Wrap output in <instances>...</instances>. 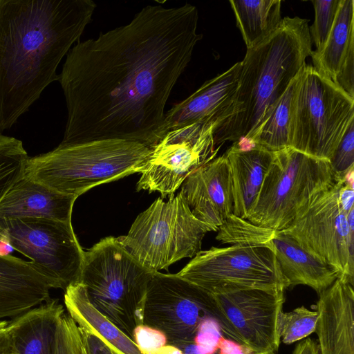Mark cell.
<instances>
[{"mask_svg": "<svg viewBox=\"0 0 354 354\" xmlns=\"http://www.w3.org/2000/svg\"><path fill=\"white\" fill-rule=\"evenodd\" d=\"M215 321L213 295L176 274L154 272L147 287L143 325L160 331L182 351L196 343L201 326Z\"/></svg>", "mask_w": 354, "mask_h": 354, "instance_id": "11", "label": "cell"}, {"mask_svg": "<svg viewBox=\"0 0 354 354\" xmlns=\"http://www.w3.org/2000/svg\"><path fill=\"white\" fill-rule=\"evenodd\" d=\"M149 354H184L183 352L177 347L171 345H165L158 349L150 353Z\"/></svg>", "mask_w": 354, "mask_h": 354, "instance_id": "38", "label": "cell"}, {"mask_svg": "<svg viewBox=\"0 0 354 354\" xmlns=\"http://www.w3.org/2000/svg\"><path fill=\"white\" fill-rule=\"evenodd\" d=\"M215 122L195 123L167 131L151 147L141 169L137 191L174 195L187 177L214 159L220 147L214 140Z\"/></svg>", "mask_w": 354, "mask_h": 354, "instance_id": "14", "label": "cell"}, {"mask_svg": "<svg viewBox=\"0 0 354 354\" xmlns=\"http://www.w3.org/2000/svg\"><path fill=\"white\" fill-rule=\"evenodd\" d=\"M133 340L144 354H149L167 344L166 337L160 331L143 324L136 328Z\"/></svg>", "mask_w": 354, "mask_h": 354, "instance_id": "33", "label": "cell"}, {"mask_svg": "<svg viewBox=\"0 0 354 354\" xmlns=\"http://www.w3.org/2000/svg\"><path fill=\"white\" fill-rule=\"evenodd\" d=\"M153 273L129 254L118 237L109 236L84 252L78 282L93 306L134 342L136 328L143 324L146 292Z\"/></svg>", "mask_w": 354, "mask_h": 354, "instance_id": "5", "label": "cell"}, {"mask_svg": "<svg viewBox=\"0 0 354 354\" xmlns=\"http://www.w3.org/2000/svg\"><path fill=\"white\" fill-rule=\"evenodd\" d=\"M301 71L247 140L272 152L289 147L293 103Z\"/></svg>", "mask_w": 354, "mask_h": 354, "instance_id": "26", "label": "cell"}, {"mask_svg": "<svg viewBox=\"0 0 354 354\" xmlns=\"http://www.w3.org/2000/svg\"><path fill=\"white\" fill-rule=\"evenodd\" d=\"M329 162L336 178L344 179L354 169V121L349 124Z\"/></svg>", "mask_w": 354, "mask_h": 354, "instance_id": "31", "label": "cell"}, {"mask_svg": "<svg viewBox=\"0 0 354 354\" xmlns=\"http://www.w3.org/2000/svg\"><path fill=\"white\" fill-rule=\"evenodd\" d=\"M241 62L209 80L165 115L164 135L169 131L195 123L217 122L232 104L236 93Z\"/></svg>", "mask_w": 354, "mask_h": 354, "instance_id": "17", "label": "cell"}, {"mask_svg": "<svg viewBox=\"0 0 354 354\" xmlns=\"http://www.w3.org/2000/svg\"><path fill=\"white\" fill-rule=\"evenodd\" d=\"M344 179L315 195L286 229L281 230L333 267L339 278L354 284V228L339 201Z\"/></svg>", "mask_w": 354, "mask_h": 354, "instance_id": "12", "label": "cell"}, {"mask_svg": "<svg viewBox=\"0 0 354 354\" xmlns=\"http://www.w3.org/2000/svg\"><path fill=\"white\" fill-rule=\"evenodd\" d=\"M212 231L192 214L183 192L156 199L140 213L126 236L118 237L122 246L142 266L153 272L167 270L176 261L193 257L205 234Z\"/></svg>", "mask_w": 354, "mask_h": 354, "instance_id": "6", "label": "cell"}, {"mask_svg": "<svg viewBox=\"0 0 354 354\" xmlns=\"http://www.w3.org/2000/svg\"><path fill=\"white\" fill-rule=\"evenodd\" d=\"M91 0H0V133L52 82L92 20Z\"/></svg>", "mask_w": 354, "mask_h": 354, "instance_id": "2", "label": "cell"}, {"mask_svg": "<svg viewBox=\"0 0 354 354\" xmlns=\"http://www.w3.org/2000/svg\"><path fill=\"white\" fill-rule=\"evenodd\" d=\"M64 298L68 314L77 325L103 339L113 354H144L132 339L93 306L80 283L67 287Z\"/></svg>", "mask_w": 354, "mask_h": 354, "instance_id": "23", "label": "cell"}, {"mask_svg": "<svg viewBox=\"0 0 354 354\" xmlns=\"http://www.w3.org/2000/svg\"><path fill=\"white\" fill-rule=\"evenodd\" d=\"M252 354H277V353H253Z\"/></svg>", "mask_w": 354, "mask_h": 354, "instance_id": "41", "label": "cell"}, {"mask_svg": "<svg viewBox=\"0 0 354 354\" xmlns=\"http://www.w3.org/2000/svg\"><path fill=\"white\" fill-rule=\"evenodd\" d=\"M12 246L5 241H0V256H8L13 252Z\"/></svg>", "mask_w": 354, "mask_h": 354, "instance_id": "39", "label": "cell"}, {"mask_svg": "<svg viewBox=\"0 0 354 354\" xmlns=\"http://www.w3.org/2000/svg\"><path fill=\"white\" fill-rule=\"evenodd\" d=\"M285 290L246 288L212 295L223 334L253 353H276Z\"/></svg>", "mask_w": 354, "mask_h": 354, "instance_id": "13", "label": "cell"}, {"mask_svg": "<svg viewBox=\"0 0 354 354\" xmlns=\"http://www.w3.org/2000/svg\"><path fill=\"white\" fill-rule=\"evenodd\" d=\"M354 48V1L341 0L333 28L323 49L312 51L313 67L335 82L349 51Z\"/></svg>", "mask_w": 354, "mask_h": 354, "instance_id": "24", "label": "cell"}, {"mask_svg": "<svg viewBox=\"0 0 354 354\" xmlns=\"http://www.w3.org/2000/svg\"><path fill=\"white\" fill-rule=\"evenodd\" d=\"M176 275L212 295L288 288L274 252L266 244L236 243L199 251Z\"/></svg>", "mask_w": 354, "mask_h": 354, "instance_id": "9", "label": "cell"}, {"mask_svg": "<svg viewBox=\"0 0 354 354\" xmlns=\"http://www.w3.org/2000/svg\"><path fill=\"white\" fill-rule=\"evenodd\" d=\"M28 158L20 140L0 133V201L24 176Z\"/></svg>", "mask_w": 354, "mask_h": 354, "instance_id": "27", "label": "cell"}, {"mask_svg": "<svg viewBox=\"0 0 354 354\" xmlns=\"http://www.w3.org/2000/svg\"><path fill=\"white\" fill-rule=\"evenodd\" d=\"M292 354H319L317 343L307 338L295 346Z\"/></svg>", "mask_w": 354, "mask_h": 354, "instance_id": "37", "label": "cell"}, {"mask_svg": "<svg viewBox=\"0 0 354 354\" xmlns=\"http://www.w3.org/2000/svg\"><path fill=\"white\" fill-rule=\"evenodd\" d=\"M151 148L121 140H95L28 157L24 176L77 198L91 188L140 172Z\"/></svg>", "mask_w": 354, "mask_h": 354, "instance_id": "4", "label": "cell"}, {"mask_svg": "<svg viewBox=\"0 0 354 354\" xmlns=\"http://www.w3.org/2000/svg\"><path fill=\"white\" fill-rule=\"evenodd\" d=\"M81 354H89L88 351L82 338Z\"/></svg>", "mask_w": 354, "mask_h": 354, "instance_id": "40", "label": "cell"}, {"mask_svg": "<svg viewBox=\"0 0 354 354\" xmlns=\"http://www.w3.org/2000/svg\"><path fill=\"white\" fill-rule=\"evenodd\" d=\"M341 0H312L315 20L309 27L311 41L320 52L324 47L334 25Z\"/></svg>", "mask_w": 354, "mask_h": 354, "instance_id": "30", "label": "cell"}, {"mask_svg": "<svg viewBox=\"0 0 354 354\" xmlns=\"http://www.w3.org/2000/svg\"><path fill=\"white\" fill-rule=\"evenodd\" d=\"M229 2L247 49L272 35L282 20L280 0H230Z\"/></svg>", "mask_w": 354, "mask_h": 354, "instance_id": "25", "label": "cell"}, {"mask_svg": "<svg viewBox=\"0 0 354 354\" xmlns=\"http://www.w3.org/2000/svg\"><path fill=\"white\" fill-rule=\"evenodd\" d=\"M265 244L274 252L288 288L305 285L319 295L339 278L333 267L281 230H274Z\"/></svg>", "mask_w": 354, "mask_h": 354, "instance_id": "20", "label": "cell"}, {"mask_svg": "<svg viewBox=\"0 0 354 354\" xmlns=\"http://www.w3.org/2000/svg\"><path fill=\"white\" fill-rule=\"evenodd\" d=\"M315 333L319 354H354L353 286L338 278L319 295Z\"/></svg>", "mask_w": 354, "mask_h": 354, "instance_id": "16", "label": "cell"}, {"mask_svg": "<svg viewBox=\"0 0 354 354\" xmlns=\"http://www.w3.org/2000/svg\"><path fill=\"white\" fill-rule=\"evenodd\" d=\"M0 241L29 258L51 288L65 290L78 282L84 251L72 223L37 218L0 221Z\"/></svg>", "mask_w": 354, "mask_h": 354, "instance_id": "10", "label": "cell"}, {"mask_svg": "<svg viewBox=\"0 0 354 354\" xmlns=\"http://www.w3.org/2000/svg\"><path fill=\"white\" fill-rule=\"evenodd\" d=\"M353 121L354 98L306 64L295 95L289 147L329 161Z\"/></svg>", "mask_w": 354, "mask_h": 354, "instance_id": "8", "label": "cell"}, {"mask_svg": "<svg viewBox=\"0 0 354 354\" xmlns=\"http://www.w3.org/2000/svg\"><path fill=\"white\" fill-rule=\"evenodd\" d=\"M51 287L31 261L0 256V320L48 301Z\"/></svg>", "mask_w": 354, "mask_h": 354, "instance_id": "18", "label": "cell"}, {"mask_svg": "<svg viewBox=\"0 0 354 354\" xmlns=\"http://www.w3.org/2000/svg\"><path fill=\"white\" fill-rule=\"evenodd\" d=\"M317 311L304 306L288 313L281 312L279 317V333L283 343L291 344L315 332Z\"/></svg>", "mask_w": 354, "mask_h": 354, "instance_id": "29", "label": "cell"}, {"mask_svg": "<svg viewBox=\"0 0 354 354\" xmlns=\"http://www.w3.org/2000/svg\"><path fill=\"white\" fill-rule=\"evenodd\" d=\"M224 154L232 177L233 214L246 220L259 195L273 152L240 140L233 142Z\"/></svg>", "mask_w": 354, "mask_h": 354, "instance_id": "21", "label": "cell"}, {"mask_svg": "<svg viewBox=\"0 0 354 354\" xmlns=\"http://www.w3.org/2000/svg\"><path fill=\"white\" fill-rule=\"evenodd\" d=\"M198 12L147 6L127 25L78 41L59 82L68 117L61 145L121 140L149 147L164 136L165 107L191 61Z\"/></svg>", "mask_w": 354, "mask_h": 354, "instance_id": "1", "label": "cell"}, {"mask_svg": "<svg viewBox=\"0 0 354 354\" xmlns=\"http://www.w3.org/2000/svg\"><path fill=\"white\" fill-rule=\"evenodd\" d=\"M9 322L0 320V354H12L13 346Z\"/></svg>", "mask_w": 354, "mask_h": 354, "instance_id": "36", "label": "cell"}, {"mask_svg": "<svg viewBox=\"0 0 354 354\" xmlns=\"http://www.w3.org/2000/svg\"><path fill=\"white\" fill-rule=\"evenodd\" d=\"M312 51L308 20L299 17L283 18L272 35L248 48L233 101L213 131L216 147L249 139Z\"/></svg>", "mask_w": 354, "mask_h": 354, "instance_id": "3", "label": "cell"}, {"mask_svg": "<svg viewBox=\"0 0 354 354\" xmlns=\"http://www.w3.org/2000/svg\"><path fill=\"white\" fill-rule=\"evenodd\" d=\"M339 201L343 210L349 213V212L354 209V189L353 185L345 182L342 185L339 189Z\"/></svg>", "mask_w": 354, "mask_h": 354, "instance_id": "35", "label": "cell"}, {"mask_svg": "<svg viewBox=\"0 0 354 354\" xmlns=\"http://www.w3.org/2000/svg\"><path fill=\"white\" fill-rule=\"evenodd\" d=\"M335 181L327 160L290 147L274 151L246 220L261 227L285 230L315 195Z\"/></svg>", "mask_w": 354, "mask_h": 354, "instance_id": "7", "label": "cell"}, {"mask_svg": "<svg viewBox=\"0 0 354 354\" xmlns=\"http://www.w3.org/2000/svg\"><path fill=\"white\" fill-rule=\"evenodd\" d=\"M81 344L82 336L78 326L64 312L58 323L55 354H81Z\"/></svg>", "mask_w": 354, "mask_h": 354, "instance_id": "32", "label": "cell"}, {"mask_svg": "<svg viewBox=\"0 0 354 354\" xmlns=\"http://www.w3.org/2000/svg\"><path fill=\"white\" fill-rule=\"evenodd\" d=\"M79 329L82 340L89 354H113L112 351L103 339L95 335L88 333L80 327Z\"/></svg>", "mask_w": 354, "mask_h": 354, "instance_id": "34", "label": "cell"}, {"mask_svg": "<svg viewBox=\"0 0 354 354\" xmlns=\"http://www.w3.org/2000/svg\"><path fill=\"white\" fill-rule=\"evenodd\" d=\"M64 313L63 306L50 298L10 320L12 354H55L57 326Z\"/></svg>", "mask_w": 354, "mask_h": 354, "instance_id": "22", "label": "cell"}, {"mask_svg": "<svg viewBox=\"0 0 354 354\" xmlns=\"http://www.w3.org/2000/svg\"><path fill=\"white\" fill-rule=\"evenodd\" d=\"M76 198L24 175L0 201V221L37 218L71 223Z\"/></svg>", "mask_w": 354, "mask_h": 354, "instance_id": "19", "label": "cell"}, {"mask_svg": "<svg viewBox=\"0 0 354 354\" xmlns=\"http://www.w3.org/2000/svg\"><path fill=\"white\" fill-rule=\"evenodd\" d=\"M216 239L223 243L265 244L274 230L252 224L231 214L218 228Z\"/></svg>", "mask_w": 354, "mask_h": 354, "instance_id": "28", "label": "cell"}, {"mask_svg": "<svg viewBox=\"0 0 354 354\" xmlns=\"http://www.w3.org/2000/svg\"><path fill=\"white\" fill-rule=\"evenodd\" d=\"M181 191L193 215L218 231L234 210L232 177L225 154L192 172Z\"/></svg>", "mask_w": 354, "mask_h": 354, "instance_id": "15", "label": "cell"}]
</instances>
